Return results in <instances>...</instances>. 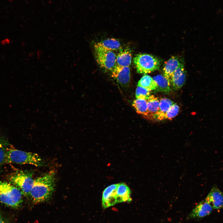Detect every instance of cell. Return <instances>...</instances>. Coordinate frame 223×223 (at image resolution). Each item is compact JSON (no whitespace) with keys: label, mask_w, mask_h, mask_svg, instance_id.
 <instances>
[{"label":"cell","mask_w":223,"mask_h":223,"mask_svg":"<svg viewBox=\"0 0 223 223\" xmlns=\"http://www.w3.org/2000/svg\"><path fill=\"white\" fill-rule=\"evenodd\" d=\"M137 86L142 87L151 91L156 90L157 85L153 78L148 75L143 76L138 81Z\"/></svg>","instance_id":"18"},{"label":"cell","mask_w":223,"mask_h":223,"mask_svg":"<svg viewBox=\"0 0 223 223\" xmlns=\"http://www.w3.org/2000/svg\"><path fill=\"white\" fill-rule=\"evenodd\" d=\"M179 111V107L177 104L174 103L165 114L164 120L171 119L173 118L177 115Z\"/></svg>","instance_id":"23"},{"label":"cell","mask_w":223,"mask_h":223,"mask_svg":"<svg viewBox=\"0 0 223 223\" xmlns=\"http://www.w3.org/2000/svg\"><path fill=\"white\" fill-rule=\"evenodd\" d=\"M9 179L10 183L18 189L23 195L30 197L34 180L32 172L18 171L10 175Z\"/></svg>","instance_id":"4"},{"label":"cell","mask_w":223,"mask_h":223,"mask_svg":"<svg viewBox=\"0 0 223 223\" xmlns=\"http://www.w3.org/2000/svg\"><path fill=\"white\" fill-rule=\"evenodd\" d=\"M132 105L138 113L147 117L148 111L147 100L136 98L133 101Z\"/></svg>","instance_id":"19"},{"label":"cell","mask_w":223,"mask_h":223,"mask_svg":"<svg viewBox=\"0 0 223 223\" xmlns=\"http://www.w3.org/2000/svg\"><path fill=\"white\" fill-rule=\"evenodd\" d=\"M132 57V52L129 48H122L116 56V65L121 67H129Z\"/></svg>","instance_id":"13"},{"label":"cell","mask_w":223,"mask_h":223,"mask_svg":"<svg viewBox=\"0 0 223 223\" xmlns=\"http://www.w3.org/2000/svg\"><path fill=\"white\" fill-rule=\"evenodd\" d=\"M95 59L104 70L112 71L116 65V55L113 51L105 48L98 42L94 45Z\"/></svg>","instance_id":"6"},{"label":"cell","mask_w":223,"mask_h":223,"mask_svg":"<svg viewBox=\"0 0 223 223\" xmlns=\"http://www.w3.org/2000/svg\"><path fill=\"white\" fill-rule=\"evenodd\" d=\"M55 185V173L50 171L34 179L30 198L34 203L47 202L51 198Z\"/></svg>","instance_id":"1"},{"label":"cell","mask_w":223,"mask_h":223,"mask_svg":"<svg viewBox=\"0 0 223 223\" xmlns=\"http://www.w3.org/2000/svg\"><path fill=\"white\" fill-rule=\"evenodd\" d=\"M213 209L211 204L205 199L194 208L190 214L189 217L191 218H203L209 215Z\"/></svg>","instance_id":"9"},{"label":"cell","mask_w":223,"mask_h":223,"mask_svg":"<svg viewBox=\"0 0 223 223\" xmlns=\"http://www.w3.org/2000/svg\"><path fill=\"white\" fill-rule=\"evenodd\" d=\"M5 163L29 164L37 167L44 166L45 164L43 160L37 154L13 148L8 149Z\"/></svg>","instance_id":"2"},{"label":"cell","mask_w":223,"mask_h":223,"mask_svg":"<svg viewBox=\"0 0 223 223\" xmlns=\"http://www.w3.org/2000/svg\"><path fill=\"white\" fill-rule=\"evenodd\" d=\"M118 184H113L107 187L103 190L102 196V205L107 208L117 203L116 189Z\"/></svg>","instance_id":"8"},{"label":"cell","mask_w":223,"mask_h":223,"mask_svg":"<svg viewBox=\"0 0 223 223\" xmlns=\"http://www.w3.org/2000/svg\"><path fill=\"white\" fill-rule=\"evenodd\" d=\"M148 115L149 119H155L159 107L160 99L153 95H150L147 100Z\"/></svg>","instance_id":"16"},{"label":"cell","mask_w":223,"mask_h":223,"mask_svg":"<svg viewBox=\"0 0 223 223\" xmlns=\"http://www.w3.org/2000/svg\"><path fill=\"white\" fill-rule=\"evenodd\" d=\"M186 72L182 63L173 72L171 77L170 83L175 90L180 89L184 84L186 80Z\"/></svg>","instance_id":"10"},{"label":"cell","mask_w":223,"mask_h":223,"mask_svg":"<svg viewBox=\"0 0 223 223\" xmlns=\"http://www.w3.org/2000/svg\"><path fill=\"white\" fill-rule=\"evenodd\" d=\"M181 63L176 56L172 57L165 63L163 69V75L170 82L172 74Z\"/></svg>","instance_id":"12"},{"label":"cell","mask_w":223,"mask_h":223,"mask_svg":"<svg viewBox=\"0 0 223 223\" xmlns=\"http://www.w3.org/2000/svg\"><path fill=\"white\" fill-rule=\"evenodd\" d=\"M152 78L157 85V91L165 93H168L171 91L170 82L163 75H158Z\"/></svg>","instance_id":"17"},{"label":"cell","mask_w":223,"mask_h":223,"mask_svg":"<svg viewBox=\"0 0 223 223\" xmlns=\"http://www.w3.org/2000/svg\"><path fill=\"white\" fill-rule=\"evenodd\" d=\"M23 194L10 183L0 181V201L3 204L13 208L19 207L22 203Z\"/></svg>","instance_id":"3"},{"label":"cell","mask_w":223,"mask_h":223,"mask_svg":"<svg viewBox=\"0 0 223 223\" xmlns=\"http://www.w3.org/2000/svg\"><path fill=\"white\" fill-rule=\"evenodd\" d=\"M213 209L223 208V193L216 185L213 186L205 199Z\"/></svg>","instance_id":"11"},{"label":"cell","mask_w":223,"mask_h":223,"mask_svg":"<svg viewBox=\"0 0 223 223\" xmlns=\"http://www.w3.org/2000/svg\"><path fill=\"white\" fill-rule=\"evenodd\" d=\"M8 143L4 139L0 138V167L5 163L7 152L8 149Z\"/></svg>","instance_id":"21"},{"label":"cell","mask_w":223,"mask_h":223,"mask_svg":"<svg viewBox=\"0 0 223 223\" xmlns=\"http://www.w3.org/2000/svg\"><path fill=\"white\" fill-rule=\"evenodd\" d=\"M112 77L121 85L127 87L130 80L129 67H121L116 65L112 71Z\"/></svg>","instance_id":"7"},{"label":"cell","mask_w":223,"mask_h":223,"mask_svg":"<svg viewBox=\"0 0 223 223\" xmlns=\"http://www.w3.org/2000/svg\"><path fill=\"white\" fill-rule=\"evenodd\" d=\"M131 191L129 187L125 184H118L116 189L117 203L131 201Z\"/></svg>","instance_id":"14"},{"label":"cell","mask_w":223,"mask_h":223,"mask_svg":"<svg viewBox=\"0 0 223 223\" xmlns=\"http://www.w3.org/2000/svg\"><path fill=\"white\" fill-rule=\"evenodd\" d=\"M0 223H5L2 217L0 215Z\"/></svg>","instance_id":"24"},{"label":"cell","mask_w":223,"mask_h":223,"mask_svg":"<svg viewBox=\"0 0 223 223\" xmlns=\"http://www.w3.org/2000/svg\"><path fill=\"white\" fill-rule=\"evenodd\" d=\"M174 103L173 101L169 98H160L159 109L155 119L159 120H163L165 114Z\"/></svg>","instance_id":"15"},{"label":"cell","mask_w":223,"mask_h":223,"mask_svg":"<svg viewBox=\"0 0 223 223\" xmlns=\"http://www.w3.org/2000/svg\"><path fill=\"white\" fill-rule=\"evenodd\" d=\"M150 91L143 87L138 86L135 93L136 98L147 100L151 95Z\"/></svg>","instance_id":"22"},{"label":"cell","mask_w":223,"mask_h":223,"mask_svg":"<svg viewBox=\"0 0 223 223\" xmlns=\"http://www.w3.org/2000/svg\"><path fill=\"white\" fill-rule=\"evenodd\" d=\"M105 48L112 51L120 50L122 49L120 42L114 38H109L98 42Z\"/></svg>","instance_id":"20"},{"label":"cell","mask_w":223,"mask_h":223,"mask_svg":"<svg viewBox=\"0 0 223 223\" xmlns=\"http://www.w3.org/2000/svg\"><path fill=\"white\" fill-rule=\"evenodd\" d=\"M138 72L146 74L159 69L160 63L157 58L146 54H138L133 58Z\"/></svg>","instance_id":"5"}]
</instances>
